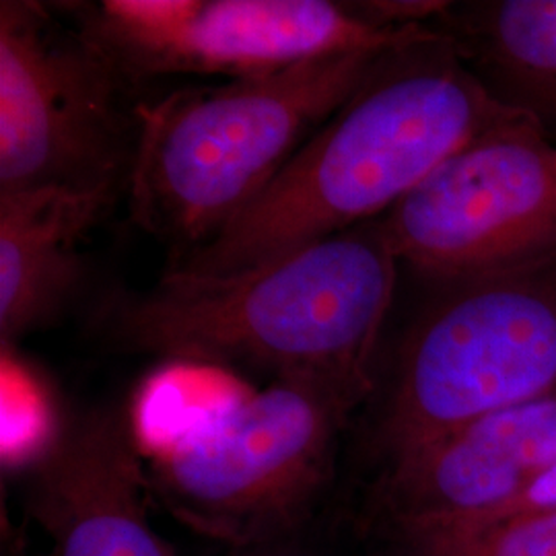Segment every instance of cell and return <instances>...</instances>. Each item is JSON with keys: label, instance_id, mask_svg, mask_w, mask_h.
<instances>
[{"label": "cell", "instance_id": "obj_1", "mask_svg": "<svg viewBox=\"0 0 556 556\" xmlns=\"http://www.w3.org/2000/svg\"><path fill=\"white\" fill-rule=\"evenodd\" d=\"M519 112L439 29L397 48L258 199L176 270L239 273L383 219L457 151Z\"/></svg>", "mask_w": 556, "mask_h": 556}, {"label": "cell", "instance_id": "obj_2", "mask_svg": "<svg viewBox=\"0 0 556 556\" xmlns=\"http://www.w3.org/2000/svg\"><path fill=\"white\" fill-rule=\"evenodd\" d=\"M400 260L383 219L229 275L169 270L110 316L122 346L312 379L367 406Z\"/></svg>", "mask_w": 556, "mask_h": 556}, {"label": "cell", "instance_id": "obj_3", "mask_svg": "<svg viewBox=\"0 0 556 556\" xmlns=\"http://www.w3.org/2000/svg\"><path fill=\"white\" fill-rule=\"evenodd\" d=\"M388 54H337L139 103L126 176L132 219L181 256L197 250L258 199Z\"/></svg>", "mask_w": 556, "mask_h": 556}, {"label": "cell", "instance_id": "obj_4", "mask_svg": "<svg viewBox=\"0 0 556 556\" xmlns=\"http://www.w3.org/2000/svg\"><path fill=\"white\" fill-rule=\"evenodd\" d=\"M367 402L378 470L477 418L556 390V260L438 282Z\"/></svg>", "mask_w": 556, "mask_h": 556}, {"label": "cell", "instance_id": "obj_5", "mask_svg": "<svg viewBox=\"0 0 556 556\" xmlns=\"http://www.w3.org/2000/svg\"><path fill=\"white\" fill-rule=\"evenodd\" d=\"M358 408L326 383L277 378L142 457L151 497L194 532L227 544L282 534L328 486L338 441Z\"/></svg>", "mask_w": 556, "mask_h": 556}, {"label": "cell", "instance_id": "obj_6", "mask_svg": "<svg viewBox=\"0 0 556 556\" xmlns=\"http://www.w3.org/2000/svg\"><path fill=\"white\" fill-rule=\"evenodd\" d=\"M116 66L29 0L0 2V194L114 192L130 169L137 108Z\"/></svg>", "mask_w": 556, "mask_h": 556}, {"label": "cell", "instance_id": "obj_7", "mask_svg": "<svg viewBox=\"0 0 556 556\" xmlns=\"http://www.w3.org/2000/svg\"><path fill=\"white\" fill-rule=\"evenodd\" d=\"M79 29L126 80L277 73L309 60L392 52L438 34L388 25L365 2L334 0H103L79 9Z\"/></svg>", "mask_w": 556, "mask_h": 556}, {"label": "cell", "instance_id": "obj_8", "mask_svg": "<svg viewBox=\"0 0 556 556\" xmlns=\"http://www.w3.org/2000/svg\"><path fill=\"white\" fill-rule=\"evenodd\" d=\"M383 223L400 264L435 282L556 260V142L521 110L445 161Z\"/></svg>", "mask_w": 556, "mask_h": 556}, {"label": "cell", "instance_id": "obj_9", "mask_svg": "<svg viewBox=\"0 0 556 556\" xmlns=\"http://www.w3.org/2000/svg\"><path fill=\"white\" fill-rule=\"evenodd\" d=\"M556 464V390L477 418L378 470L374 530L495 516Z\"/></svg>", "mask_w": 556, "mask_h": 556}, {"label": "cell", "instance_id": "obj_10", "mask_svg": "<svg viewBox=\"0 0 556 556\" xmlns=\"http://www.w3.org/2000/svg\"><path fill=\"white\" fill-rule=\"evenodd\" d=\"M29 509L54 556H174L149 517L132 422L93 410L60 429L31 468Z\"/></svg>", "mask_w": 556, "mask_h": 556}, {"label": "cell", "instance_id": "obj_11", "mask_svg": "<svg viewBox=\"0 0 556 556\" xmlns=\"http://www.w3.org/2000/svg\"><path fill=\"white\" fill-rule=\"evenodd\" d=\"M114 192L36 188L0 194V338L56 319L83 277L77 250Z\"/></svg>", "mask_w": 556, "mask_h": 556}, {"label": "cell", "instance_id": "obj_12", "mask_svg": "<svg viewBox=\"0 0 556 556\" xmlns=\"http://www.w3.org/2000/svg\"><path fill=\"white\" fill-rule=\"evenodd\" d=\"M433 27L480 75L556 79V0L452 2Z\"/></svg>", "mask_w": 556, "mask_h": 556}, {"label": "cell", "instance_id": "obj_13", "mask_svg": "<svg viewBox=\"0 0 556 556\" xmlns=\"http://www.w3.org/2000/svg\"><path fill=\"white\" fill-rule=\"evenodd\" d=\"M379 556H556V509L379 530Z\"/></svg>", "mask_w": 556, "mask_h": 556}, {"label": "cell", "instance_id": "obj_14", "mask_svg": "<svg viewBox=\"0 0 556 556\" xmlns=\"http://www.w3.org/2000/svg\"><path fill=\"white\" fill-rule=\"evenodd\" d=\"M480 75V73H478ZM498 98L526 110L556 142V79L519 75H480Z\"/></svg>", "mask_w": 556, "mask_h": 556}, {"label": "cell", "instance_id": "obj_15", "mask_svg": "<svg viewBox=\"0 0 556 556\" xmlns=\"http://www.w3.org/2000/svg\"><path fill=\"white\" fill-rule=\"evenodd\" d=\"M546 509H556V464H553L546 472H542L514 503H509L495 516H511L521 511H546Z\"/></svg>", "mask_w": 556, "mask_h": 556}]
</instances>
